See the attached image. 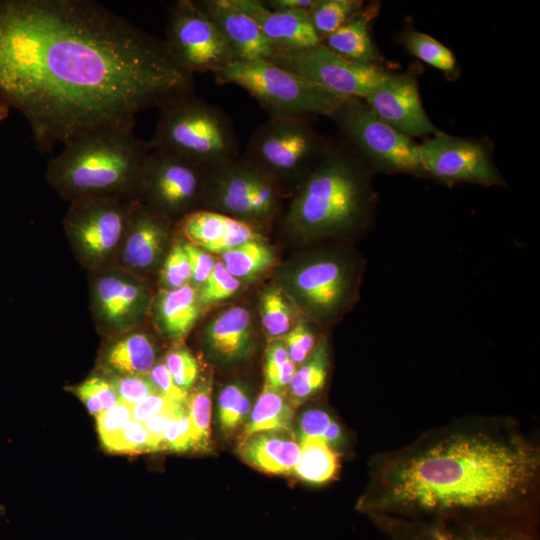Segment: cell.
Returning <instances> with one entry per match:
<instances>
[{
    "mask_svg": "<svg viewBox=\"0 0 540 540\" xmlns=\"http://www.w3.org/2000/svg\"><path fill=\"white\" fill-rule=\"evenodd\" d=\"M193 94L164 40L97 2L0 1V119L21 112L41 152Z\"/></svg>",
    "mask_w": 540,
    "mask_h": 540,
    "instance_id": "1",
    "label": "cell"
},
{
    "mask_svg": "<svg viewBox=\"0 0 540 540\" xmlns=\"http://www.w3.org/2000/svg\"><path fill=\"white\" fill-rule=\"evenodd\" d=\"M537 466L536 451L521 442L480 432L453 434L389 467L373 506L378 514L440 519L477 514L523 493Z\"/></svg>",
    "mask_w": 540,
    "mask_h": 540,
    "instance_id": "2",
    "label": "cell"
},
{
    "mask_svg": "<svg viewBox=\"0 0 540 540\" xmlns=\"http://www.w3.org/2000/svg\"><path fill=\"white\" fill-rule=\"evenodd\" d=\"M374 194L361 158L330 147L318 166L293 191L283 225L307 239L352 233L367 221Z\"/></svg>",
    "mask_w": 540,
    "mask_h": 540,
    "instance_id": "3",
    "label": "cell"
},
{
    "mask_svg": "<svg viewBox=\"0 0 540 540\" xmlns=\"http://www.w3.org/2000/svg\"><path fill=\"white\" fill-rule=\"evenodd\" d=\"M151 149L131 126L98 129L64 144L48 164V177L76 200L134 191Z\"/></svg>",
    "mask_w": 540,
    "mask_h": 540,
    "instance_id": "4",
    "label": "cell"
},
{
    "mask_svg": "<svg viewBox=\"0 0 540 540\" xmlns=\"http://www.w3.org/2000/svg\"><path fill=\"white\" fill-rule=\"evenodd\" d=\"M150 141L152 147L170 151L207 169L241 155L229 116L195 94L160 110Z\"/></svg>",
    "mask_w": 540,
    "mask_h": 540,
    "instance_id": "5",
    "label": "cell"
},
{
    "mask_svg": "<svg viewBox=\"0 0 540 540\" xmlns=\"http://www.w3.org/2000/svg\"><path fill=\"white\" fill-rule=\"evenodd\" d=\"M214 76L219 84H232L246 90L270 117H330L345 98L272 61H234Z\"/></svg>",
    "mask_w": 540,
    "mask_h": 540,
    "instance_id": "6",
    "label": "cell"
},
{
    "mask_svg": "<svg viewBox=\"0 0 540 540\" xmlns=\"http://www.w3.org/2000/svg\"><path fill=\"white\" fill-rule=\"evenodd\" d=\"M330 147L308 118L269 117L252 133L242 156L292 192L318 166Z\"/></svg>",
    "mask_w": 540,
    "mask_h": 540,
    "instance_id": "7",
    "label": "cell"
},
{
    "mask_svg": "<svg viewBox=\"0 0 540 540\" xmlns=\"http://www.w3.org/2000/svg\"><path fill=\"white\" fill-rule=\"evenodd\" d=\"M282 193V188L267 172L240 155L208 169L202 209L252 225L274 216Z\"/></svg>",
    "mask_w": 540,
    "mask_h": 540,
    "instance_id": "8",
    "label": "cell"
},
{
    "mask_svg": "<svg viewBox=\"0 0 540 540\" xmlns=\"http://www.w3.org/2000/svg\"><path fill=\"white\" fill-rule=\"evenodd\" d=\"M330 118L377 168L423 173L419 145L380 119L362 99L343 98Z\"/></svg>",
    "mask_w": 540,
    "mask_h": 540,
    "instance_id": "9",
    "label": "cell"
},
{
    "mask_svg": "<svg viewBox=\"0 0 540 540\" xmlns=\"http://www.w3.org/2000/svg\"><path fill=\"white\" fill-rule=\"evenodd\" d=\"M164 42L174 60L193 75L215 74L236 61L217 25L193 0L172 6Z\"/></svg>",
    "mask_w": 540,
    "mask_h": 540,
    "instance_id": "10",
    "label": "cell"
},
{
    "mask_svg": "<svg viewBox=\"0 0 540 540\" xmlns=\"http://www.w3.org/2000/svg\"><path fill=\"white\" fill-rule=\"evenodd\" d=\"M272 62L340 97L364 99L389 75L378 64L349 60L322 43L280 52Z\"/></svg>",
    "mask_w": 540,
    "mask_h": 540,
    "instance_id": "11",
    "label": "cell"
},
{
    "mask_svg": "<svg viewBox=\"0 0 540 540\" xmlns=\"http://www.w3.org/2000/svg\"><path fill=\"white\" fill-rule=\"evenodd\" d=\"M208 169L170 151L152 147L145 160L140 189L161 215L182 217L204 199Z\"/></svg>",
    "mask_w": 540,
    "mask_h": 540,
    "instance_id": "12",
    "label": "cell"
},
{
    "mask_svg": "<svg viewBox=\"0 0 540 540\" xmlns=\"http://www.w3.org/2000/svg\"><path fill=\"white\" fill-rule=\"evenodd\" d=\"M423 173L447 182L502 184L487 149L479 142L439 133L419 145Z\"/></svg>",
    "mask_w": 540,
    "mask_h": 540,
    "instance_id": "13",
    "label": "cell"
},
{
    "mask_svg": "<svg viewBox=\"0 0 540 540\" xmlns=\"http://www.w3.org/2000/svg\"><path fill=\"white\" fill-rule=\"evenodd\" d=\"M380 119L408 137L441 132L427 117L416 79L410 74H391L362 99Z\"/></svg>",
    "mask_w": 540,
    "mask_h": 540,
    "instance_id": "14",
    "label": "cell"
},
{
    "mask_svg": "<svg viewBox=\"0 0 540 540\" xmlns=\"http://www.w3.org/2000/svg\"><path fill=\"white\" fill-rule=\"evenodd\" d=\"M129 219L130 211L115 197H88L77 200L69 227L89 256L102 258L118 244Z\"/></svg>",
    "mask_w": 540,
    "mask_h": 540,
    "instance_id": "15",
    "label": "cell"
},
{
    "mask_svg": "<svg viewBox=\"0 0 540 540\" xmlns=\"http://www.w3.org/2000/svg\"><path fill=\"white\" fill-rule=\"evenodd\" d=\"M296 289L308 307L322 318L338 313L352 296V267L336 256L317 258L296 274Z\"/></svg>",
    "mask_w": 540,
    "mask_h": 540,
    "instance_id": "16",
    "label": "cell"
},
{
    "mask_svg": "<svg viewBox=\"0 0 540 540\" xmlns=\"http://www.w3.org/2000/svg\"><path fill=\"white\" fill-rule=\"evenodd\" d=\"M375 519L395 540H531L521 531L477 522L404 520L384 515Z\"/></svg>",
    "mask_w": 540,
    "mask_h": 540,
    "instance_id": "17",
    "label": "cell"
},
{
    "mask_svg": "<svg viewBox=\"0 0 540 540\" xmlns=\"http://www.w3.org/2000/svg\"><path fill=\"white\" fill-rule=\"evenodd\" d=\"M214 21L231 47L236 61H273L277 49L265 37L259 26L231 0L196 1Z\"/></svg>",
    "mask_w": 540,
    "mask_h": 540,
    "instance_id": "18",
    "label": "cell"
},
{
    "mask_svg": "<svg viewBox=\"0 0 540 540\" xmlns=\"http://www.w3.org/2000/svg\"><path fill=\"white\" fill-rule=\"evenodd\" d=\"M261 29L278 53L305 49L322 43L307 11L271 10L262 1L231 0Z\"/></svg>",
    "mask_w": 540,
    "mask_h": 540,
    "instance_id": "19",
    "label": "cell"
},
{
    "mask_svg": "<svg viewBox=\"0 0 540 540\" xmlns=\"http://www.w3.org/2000/svg\"><path fill=\"white\" fill-rule=\"evenodd\" d=\"M239 456L252 467L269 474L293 473L300 446L293 432L268 431L242 439Z\"/></svg>",
    "mask_w": 540,
    "mask_h": 540,
    "instance_id": "20",
    "label": "cell"
},
{
    "mask_svg": "<svg viewBox=\"0 0 540 540\" xmlns=\"http://www.w3.org/2000/svg\"><path fill=\"white\" fill-rule=\"evenodd\" d=\"M129 222L123 262L133 268H146L160 254L167 236L163 215L153 209H138L133 211Z\"/></svg>",
    "mask_w": 540,
    "mask_h": 540,
    "instance_id": "21",
    "label": "cell"
},
{
    "mask_svg": "<svg viewBox=\"0 0 540 540\" xmlns=\"http://www.w3.org/2000/svg\"><path fill=\"white\" fill-rule=\"evenodd\" d=\"M379 5L362 7L335 32L322 40V44L349 60L377 64L379 53L372 41L370 23L376 17Z\"/></svg>",
    "mask_w": 540,
    "mask_h": 540,
    "instance_id": "22",
    "label": "cell"
},
{
    "mask_svg": "<svg viewBox=\"0 0 540 540\" xmlns=\"http://www.w3.org/2000/svg\"><path fill=\"white\" fill-rule=\"evenodd\" d=\"M210 348L226 361L245 357L251 344V321L246 308L235 306L219 314L209 325Z\"/></svg>",
    "mask_w": 540,
    "mask_h": 540,
    "instance_id": "23",
    "label": "cell"
},
{
    "mask_svg": "<svg viewBox=\"0 0 540 540\" xmlns=\"http://www.w3.org/2000/svg\"><path fill=\"white\" fill-rule=\"evenodd\" d=\"M293 417V406L283 390L264 385L248 415L242 439L260 432H293Z\"/></svg>",
    "mask_w": 540,
    "mask_h": 540,
    "instance_id": "24",
    "label": "cell"
},
{
    "mask_svg": "<svg viewBox=\"0 0 540 540\" xmlns=\"http://www.w3.org/2000/svg\"><path fill=\"white\" fill-rule=\"evenodd\" d=\"M103 363L117 376H146L155 365V349L147 335L133 333L112 343L104 354Z\"/></svg>",
    "mask_w": 540,
    "mask_h": 540,
    "instance_id": "25",
    "label": "cell"
},
{
    "mask_svg": "<svg viewBox=\"0 0 540 540\" xmlns=\"http://www.w3.org/2000/svg\"><path fill=\"white\" fill-rule=\"evenodd\" d=\"M198 305V294L189 284L164 291L158 302V317L165 334L177 339L185 336L198 317Z\"/></svg>",
    "mask_w": 540,
    "mask_h": 540,
    "instance_id": "26",
    "label": "cell"
},
{
    "mask_svg": "<svg viewBox=\"0 0 540 540\" xmlns=\"http://www.w3.org/2000/svg\"><path fill=\"white\" fill-rule=\"evenodd\" d=\"M141 291L133 283L114 276L96 284V299L102 316L109 322H121L136 309Z\"/></svg>",
    "mask_w": 540,
    "mask_h": 540,
    "instance_id": "27",
    "label": "cell"
},
{
    "mask_svg": "<svg viewBox=\"0 0 540 540\" xmlns=\"http://www.w3.org/2000/svg\"><path fill=\"white\" fill-rule=\"evenodd\" d=\"M298 443L300 456L293 474L312 484H322L332 479L338 468L334 449L317 438L298 440Z\"/></svg>",
    "mask_w": 540,
    "mask_h": 540,
    "instance_id": "28",
    "label": "cell"
},
{
    "mask_svg": "<svg viewBox=\"0 0 540 540\" xmlns=\"http://www.w3.org/2000/svg\"><path fill=\"white\" fill-rule=\"evenodd\" d=\"M327 373L328 351L326 345L321 343L293 374L289 383L292 406H298L317 394L326 383Z\"/></svg>",
    "mask_w": 540,
    "mask_h": 540,
    "instance_id": "29",
    "label": "cell"
},
{
    "mask_svg": "<svg viewBox=\"0 0 540 540\" xmlns=\"http://www.w3.org/2000/svg\"><path fill=\"white\" fill-rule=\"evenodd\" d=\"M272 261V251L259 238L223 252L221 262L231 275L240 280L255 277Z\"/></svg>",
    "mask_w": 540,
    "mask_h": 540,
    "instance_id": "30",
    "label": "cell"
},
{
    "mask_svg": "<svg viewBox=\"0 0 540 540\" xmlns=\"http://www.w3.org/2000/svg\"><path fill=\"white\" fill-rule=\"evenodd\" d=\"M188 417L193 449L207 451L211 442L212 379L204 378L188 395Z\"/></svg>",
    "mask_w": 540,
    "mask_h": 540,
    "instance_id": "31",
    "label": "cell"
},
{
    "mask_svg": "<svg viewBox=\"0 0 540 540\" xmlns=\"http://www.w3.org/2000/svg\"><path fill=\"white\" fill-rule=\"evenodd\" d=\"M227 215L198 209L181 218L180 230L188 243L209 250L225 233Z\"/></svg>",
    "mask_w": 540,
    "mask_h": 540,
    "instance_id": "32",
    "label": "cell"
},
{
    "mask_svg": "<svg viewBox=\"0 0 540 540\" xmlns=\"http://www.w3.org/2000/svg\"><path fill=\"white\" fill-rule=\"evenodd\" d=\"M363 6L360 0H317L308 13L314 30L323 40L340 28Z\"/></svg>",
    "mask_w": 540,
    "mask_h": 540,
    "instance_id": "33",
    "label": "cell"
},
{
    "mask_svg": "<svg viewBox=\"0 0 540 540\" xmlns=\"http://www.w3.org/2000/svg\"><path fill=\"white\" fill-rule=\"evenodd\" d=\"M251 411V400L246 388L238 383L225 386L218 397L217 420L220 430L229 434L237 429Z\"/></svg>",
    "mask_w": 540,
    "mask_h": 540,
    "instance_id": "34",
    "label": "cell"
},
{
    "mask_svg": "<svg viewBox=\"0 0 540 540\" xmlns=\"http://www.w3.org/2000/svg\"><path fill=\"white\" fill-rule=\"evenodd\" d=\"M406 48L418 59L450 75L456 70L453 53L431 36L418 31H409L403 37Z\"/></svg>",
    "mask_w": 540,
    "mask_h": 540,
    "instance_id": "35",
    "label": "cell"
},
{
    "mask_svg": "<svg viewBox=\"0 0 540 540\" xmlns=\"http://www.w3.org/2000/svg\"><path fill=\"white\" fill-rule=\"evenodd\" d=\"M71 391L81 400L88 412L97 417L118 402V394L111 380L100 376H91Z\"/></svg>",
    "mask_w": 540,
    "mask_h": 540,
    "instance_id": "36",
    "label": "cell"
},
{
    "mask_svg": "<svg viewBox=\"0 0 540 540\" xmlns=\"http://www.w3.org/2000/svg\"><path fill=\"white\" fill-rule=\"evenodd\" d=\"M262 325L271 337L287 333L291 326V312L281 293L266 291L261 298Z\"/></svg>",
    "mask_w": 540,
    "mask_h": 540,
    "instance_id": "37",
    "label": "cell"
},
{
    "mask_svg": "<svg viewBox=\"0 0 540 540\" xmlns=\"http://www.w3.org/2000/svg\"><path fill=\"white\" fill-rule=\"evenodd\" d=\"M105 449L110 453L129 455L154 452L144 424L134 419L124 426Z\"/></svg>",
    "mask_w": 540,
    "mask_h": 540,
    "instance_id": "38",
    "label": "cell"
},
{
    "mask_svg": "<svg viewBox=\"0 0 540 540\" xmlns=\"http://www.w3.org/2000/svg\"><path fill=\"white\" fill-rule=\"evenodd\" d=\"M240 288V281L231 275L224 264L215 262L213 270L201 286L198 301L201 304H211L234 295Z\"/></svg>",
    "mask_w": 540,
    "mask_h": 540,
    "instance_id": "39",
    "label": "cell"
},
{
    "mask_svg": "<svg viewBox=\"0 0 540 540\" xmlns=\"http://www.w3.org/2000/svg\"><path fill=\"white\" fill-rule=\"evenodd\" d=\"M164 364L176 386L188 393V390L194 385L199 372L196 358L187 348L179 346L172 348L166 354Z\"/></svg>",
    "mask_w": 540,
    "mask_h": 540,
    "instance_id": "40",
    "label": "cell"
},
{
    "mask_svg": "<svg viewBox=\"0 0 540 540\" xmlns=\"http://www.w3.org/2000/svg\"><path fill=\"white\" fill-rule=\"evenodd\" d=\"M192 279V269L183 245H175L169 252L161 270V280L167 289L187 285Z\"/></svg>",
    "mask_w": 540,
    "mask_h": 540,
    "instance_id": "41",
    "label": "cell"
},
{
    "mask_svg": "<svg viewBox=\"0 0 540 540\" xmlns=\"http://www.w3.org/2000/svg\"><path fill=\"white\" fill-rule=\"evenodd\" d=\"M96 418V428L103 448H106L132 418L131 406L118 402Z\"/></svg>",
    "mask_w": 540,
    "mask_h": 540,
    "instance_id": "42",
    "label": "cell"
},
{
    "mask_svg": "<svg viewBox=\"0 0 540 540\" xmlns=\"http://www.w3.org/2000/svg\"><path fill=\"white\" fill-rule=\"evenodd\" d=\"M111 382L115 387L119 400L131 407L148 396L157 393L155 386L146 376L116 375Z\"/></svg>",
    "mask_w": 540,
    "mask_h": 540,
    "instance_id": "43",
    "label": "cell"
},
{
    "mask_svg": "<svg viewBox=\"0 0 540 540\" xmlns=\"http://www.w3.org/2000/svg\"><path fill=\"white\" fill-rule=\"evenodd\" d=\"M255 239H259V235L253 225L228 216L224 235L208 251L223 253Z\"/></svg>",
    "mask_w": 540,
    "mask_h": 540,
    "instance_id": "44",
    "label": "cell"
},
{
    "mask_svg": "<svg viewBox=\"0 0 540 540\" xmlns=\"http://www.w3.org/2000/svg\"><path fill=\"white\" fill-rule=\"evenodd\" d=\"M315 341L313 332L304 323H298L285 336L289 359L296 365L302 364L314 350Z\"/></svg>",
    "mask_w": 540,
    "mask_h": 540,
    "instance_id": "45",
    "label": "cell"
},
{
    "mask_svg": "<svg viewBox=\"0 0 540 540\" xmlns=\"http://www.w3.org/2000/svg\"><path fill=\"white\" fill-rule=\"evenodd\" d=\"M333 419L321 409H309L305 411L298 424L297 440L306 438L322 439Z\"/></svg>",
    "mask_w": 540,
    "mask_h": 540,
    "instance_id": "46",
    "label": "cell"
},
{
    "mask_svg": "<svg viewBox=\"0 0 540 540\" xmlns=\"http://www.w3.org/2000/svg\"><path fill=\"white\" fill-rule=\"evenodd\" d=\"M186 402L175 401L157 392L131 407L132 418L144 423L151 417L165 411L176 409Z\"/></svg>",
    "mask_w": 540,
    "mask_h": 540,
    "instance_id": "47",
    "label": "cell"
},
{
    "mask_svg": "<svg viewBox=\"0 0 540 540\" xmlns=\"http://www.w3.org/2000/svg\"><path fill=\"white\" fill-rule=\"evenodd\" d=\"M147 375L158 393L178 402L187 401L188 393L176 386L164 362L155 363Z\"/></svg>",
    "mask_w": 540,
    "mask_h": 540,
    "instance_id": "48",
    "label": "cell"
},
{
    "mask_svg": "<svg viewBox=\"0 0 540 540\" xmlns=\"http://www.w3.org/2000/svg\"><path fill=\"white\" fill-rule=\"evenodd\" d=\"M183 248L191 264L192 279L202 286L209 278L215 261L211 255L188 242L183 243Z\"/></svg>",
    "mask_w": 540,
    "mask_h": 540,
    "instance_id": "49",
    "label": "cell"
},
{
    "mask_svg": "<svg viewBox=\"0 0 540 540\" xmlns=\"http://www.w3.org/2000/svg\"><path fill=\"white\" fill-rule=\"evenodd\" d=\"M185 404L186 403L182 404L176 409L159 413L143 423L150 436L154 452L163 451V434L165 427L174 413Z\"/></svg>",
    "mask_w": 540,
    "mask_h": 540,
    "instance_id": "50",
    "label": "cell"
},
{
    "mask_svg": "<svg viewBox=\"0 0 540 540\" xmlns=\"http://www.w3.org/2000/svg\"><path fill=\"white\" fill-rule=\"evenodd\" d=\"M185 405L174 413L165 427L163 434V450H169L177 453L190 450L182 437L179 426V413Z\"/></svg>",
    "mask_w": 540,
    "mask_h": 540,
    "instance_id": "51",
    "label": "cell"
},
{
    "mask_svg": "<svg viewBox=\"0 0 540 540\" xmlns=\"http://www.w3.org/2000/svg\"><path fill=\"white\" fill-rule=\"evenodd\" d=\"M288 360L289 356L285 344L281 341L273 342L266 353L265 381L269 380Z\"/></svg>",
    "mask_w": 540,
    "mask_h": 540,
    "instance_id": "52",
    "label": "cell"
},
{
    "mask_svg": "<svg viewBox=\"0 0 540 540\" xmlns=\"http://www.w3.org/2000/svg\"><path fill=\"white\" fill-rule=\"evenodd\" d=\"M317 0H267L262 3L271 10L307 11L309 12Z\"/></svg>",
    "mask_w": 540,
    "mask_h": 540,
    "instance_id": "53",
    "label": "cell"
},
{
    "mask_svg": "<svg viewBox=\"0 0 540 540\" xmlns=\"http://www.w3.org/2000/svg\"><path fill=\"white\" fill-rule=\"evenodd\" d=\"M296 368V364L289 359L269 380L265 381V385L283 390L289 386Z\"/></svg>",
    "mask_w": 540,
    "mask_h": 540,
    "instance_id": "54",
    "label": "cell"
},
{
    "mask_svg": "<svg viewBox=\"0 0 540 540\" xmlns=\"http://www.w3.org/2000/svg\"><path fill=\"white\" fill-rule=\"evenodd\" d=\"M3 511H4V510H3V507L0 506V516L3 514Z\"/></svg>",
    "mask_w": 540,
    "mask_h": 540,
    "instance_id": "55",
    "label": "cell"
}]
</instances>
